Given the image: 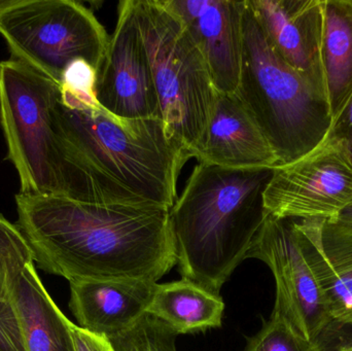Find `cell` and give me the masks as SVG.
I'll list each match as a JSON object with an SVG mask.
<instances>
[{"mask_svg": "<svg viewBox=\"0 0 352 351\" xmlns=\"http://www.w3.org/2000/svg\"><path fill=\"white\" fill-rule=\"evenodd\" d=\"M18 223L43 271L68 282H158L177 264L169 212L16 195Z\"/></svg>", "mask_w": 352, "mask_h": 351, "instance_id": "1", "label": "cell"}, {"mask_svg": "<svg viewBox=\"0 0 352 351\" xmlns=\"http://www.w3.org/2000/svg\"><path fill=\"white\" fill-rule=\"evenodd\" d=\"M72 169L68 199L101 205L171 210L190 158L160 117L120 119L98 107L55 109Z\"/></svg>", "mask_w": 352, "mask_h": 351, "instance_id": "2", "label": "cell"}, {"mask_svg": "<svg viewBox=\"0 0 352 351\" xmlns=\"http://www.w3.org/2000/svg\"><path fill=\"white\" fill-rule=\"evenodd\" d=\"M273 168L232 169L198 163L169 212L182 278L219 295L267 216Z\"/></svg>", "mask_w": 352, "mask_h": 351, "instance_id": "3", "label": "cell"}, {"mask_svg": "<svg viewBox=\"0 0 352 351\" xmlns=\"http://www.w3.org/2000/svg\"><path fill=\"white\" fill-rule=\"evenodd\" d=\"M244 3L235 95L274 150L278 166L289 164L324 141L333 121L328 99L275 52Z\"/></svg>", "mask_w": 352, "mask_h": 351, "instance_id": "4", "label": "cell"}, {"mask_svg": "<svg viewBox=\"0 0 352 351\" xmlns=\"http://www.w3.org/2000/svg\"><path fill=\"white\" fill-rule=\"evenodd\" d=\"M167 133L190 158L204 148L217 101L208 67L186 25L163 0H134Z\"/></svg>", "mask_w": 352, "mask_h": 351, "instance_id": "5", "label": "cell"}, {"mask_svg": "<svg viewBox=\"0 0 352 351\" xmlns=\"http://www.w3.org/2000/svg\"><path fill=\"white\" fill-rule=\"evenodd\" d=\"M60 86L26 64L0 62V126L20 194L70 197L72 169L55 109Z\"/></svg>", "mask_w": 352, "mask_h": 351, "instance_id": "6", "label": "cell"}, {"mask_svg": "<svg viewBox=\"0 0 352 351\" xmlns=\"http://www.w3.org/2000/svg\"><path fill=\"white\" fill-rule=\"evenodd\" d=\"M0 35L12 59L58 84L78 60L99 71L111 41L94 14L72 0H0Z\"/></svg>", "mask_w": 352, "mask_h": 351, "instance_id": "7", "label": "cell"}, {"mask_svg": "<svg viewBox=\"0 0 352 351\" xmlns=\"http://www.w3.org/2000/svg\"><path fill=\"white\" fill-rule=\"evenodd\" d=\"M264 262L275 280L272 315L287 321L312 343L333 325L318 282L302 253L297 220L267 214L248 259Z\"/></svg>", "mask_w": 352, "mask_h": 351, "instance_id": "8", "label": "cell"}, {"mask_svg": "<svg viewBox=\"0 0 352 351\" xmlns=\"http://www.w3.org/2000/svg\"><path fill=\"white\" fill-rule=\"evenodd\" d=\"M264 203L276 218H332L352 203V167L338 148L322 141L302 158L273 168Z\"/></svg>", "mask_w": 352, "mask_h": 351, "instance_id": "9", "label": "cell"}, {"mask_svg": "<svg viewBox=\"0 0 352 351\" xmlns=\"http://www.w3.org/2000/svg\"><path fill=\"white\" fill-rule=\"evenodd\" d=\"M96 95L101 107L120 119H161L134 0L120 2L117 25L97 76Z\"/></svg>", "mask_w": 352, "mask_h": 351, "instance_id": "10", "label": "cell"}, {"mask_svg": "<svg viewBox=\"0 0 352 351\" xmlns=\"http://www.w3.org/2000/svg\"><path fill=\"white\" fill-rule=\"evenodd\" d=\"M163 2L186 25L204 57L217 92L235 94L241 70L244 0Z\"/></svg>", "mask_w": 352, "mask_h": 351, "instance_id": "11", "label": "cell"}, {"mask_svg": "<svg viewBox=\"0 0 352 351\" xmlns=\"http://www.w3.org/2000/svg\"><path fill=\"white\" fill-rule=\"evenodd\" d=\"M245 1L275 52L327 97L320 62L322 0Z\"/></svg>", "mask_w": 352, "mask_h": 351, "instance_id": "12", "label": "cell"}, {"mask_svg": "<svg viewBox=\"0 0 352 351\" xmlns=\"http://www.w3.org/2000/svg\"><path fill=\"white\" fill-rule=\"evenodd\" d=\"M157 286L144 280L70 282L69 307L78 327L109 340L146 315Z\"/></svg>", "mask_w": 352, "mask_h": 351, "instance_id": "13", "label": "cell"}, {"mask_svg": "<svg viewBox=\"0 0 352 351\" xmlns=\"http://www.w3.org/2000/svg\"><path fill=\"white\" fill-rule=\"evenodd\" d=\"M198 163L232 169L274 168L278 160L235 94L217 92Z\"/></svg>", "mask_w": 352, "mask_h": 351, "instance_id": "14", "label": "cell"}, {"mask_svg": "<svg viewBox=\"0 0 352 351\" xmlns=\"http://www.w3.org/2000/svg\"><path fill=\"white\" fill-rule=\"evenodd\" d=\"M28 351H76L72 321L43 286L35 264L27 266L12 296Z\"/></svg>", "mask_w": 352, "mask_h": 351, "instance_id": "15", "label": "cell"}, {"mask_svg": "<svg viewBox=\"0 0 352 351\" xmlns=\"http://www.w3.org/2000/svg\"><path fill=\"white\" fill-rule=\"evenodd\" d=\"M320 62L333 119L352 95V0H322Z\"/></svg>", "mask_w": 352, "mask_h": 351, "instance_id": "16", "label": "cell"}, {"mask_svg": "<svg viewBox=\"0 0 352 351\" xmlns=\"http://www.w3.org/2000/svg\"><path fill=\"white\" fill-rule=\"evenodd\" d=\"M223 311L225 303L219 295L182 278L158 284L146 315L184 335L221 327Z\"/></svg>", "mask_w": 352, "mask_h": 351, "instance_id": "17", "label": "cell"}, {"mask_svg": "<svg viewBox=\"0 0 352 351\" xmlns=\"http://www.w3.org/2000/svg\"><path fill=\"white\" fill-rule=\"evenodd\" d=\"M32 263V251L24 235L0 214V299H12L23 272Z\"/></svg>", "mask_w": 352, "mask_h": 351, "instance_id": "18", "label": "cell"}, {"mask_svg": "<svg viewBox=\"0 0 352 351\" xmlns=\"http://www.w3.org/2000/svg\"><path fill=\"white\" fill-rule=\"evenodd\" d=\"M244 351H318L287 321L271 315L261 331L248 340Z\"/></svg>", "mask_w": 352, "mask_h": 351, "instance_id": "19", "label": "cell"}, {"mask_svg": "<svg viewBox=\"0 0 352 351\" xmlns=\"http://www.w3.org/2000/svg\"><path fill=\"white\" fill-rule=\"evenodd\" d=\"M98 71L92 65L78 60L68 66L60 86L61 103L66 107H98L96 86Z\"/></svg>", "mask_w": 352, "mask_h": 351, "instance_id": "20", "label": "cell"}, {"mask_svg": "<svg viewBox=\"0 0 352 351\" xmlns=\"http://www.w3.org/2000/svg\"><path fill=\"white\" fill-rule=\"evenodd\" d=\"M309 265V264H308ZM333 321L352 310V268L330 271L320 266L309 265Z\"/></svg>", "mask_w": 352, "mask_h": 351, "instance_id": "21", "label": "cell"}, {"mask_svg": "<svg viewBox=\"0 0 352 351\" xmlns=\"http://www.w3.org/2000/svg\"><path fill=\"white\" fill-rule=\"evenodd\" d=\"M0 351H28L20 317L12 299H0Z\"/></svg>", "mask_w": 352, "mask_h": 351, "instance_id": "22", "label": "cell"}, {"mask_svg": "<svg viewBox=\"0 0 352 351\" xmlns=\"http://www.w3.org/2000/svg\"><path fill=\"white\" fill-rule=\"evenodd\" d=\"M324 141L338 148L352 167V95L342 111L333 119Z\"/></svg>", "mask_w": 352, "mask_h": 351, "instance_id": "23", "label": "cell"}, {"mask_svg": "<svg viewBox=\"0 0 352 351\" xmlns=\"http://www.w3.org/2000/svg\"><path fill=\"white\" fill-rule=\"evenodd\" d=\"M320 227L324 234L352 242V203L343 208L336 216L320 220Z\"/></svg>", "mask_w": 352, "mask_h": 351, "instance_id": "24", "label": "cell"}, {"mask_svg": "<svg viewBox=\"0 0 352 351\" xmlns=\"http://www.w3.org/2000/svg\"><path fill=\"white\" fill-rule=\"evenodd\" d=\"M72 337L76 351H116L107 338L95 335L72 324Z\"/></svg>", "mask_w": 352, "mask_h": 351, "instance_id": "25", "label": "cell"}, {"mask_svg": "<svg viewBox=\"0 0 352 351\" xmlns=\"http://www.w3.org/2000/svg\"><path fill=\"white\" fill-rule=\"evenodd\" d=\"M332 327H344V328H352V313H344L341 315L336 321L333 323ZM338 341L339 343L342 342L352 341L351 335H335L330 338L331 342ZM338 343V344H339Z\"/></svg>", "mask_w": 352, "mask_h": 351, "instance_id": "26", "label": "cell"}, {"mask_svg": "<svg viewBox=\"0 0 352 351\" xmlns=\"http://www.w3.org/2000/svg\"><path fill=\"white\" fill-rule=\"evenodd\" d=\"M329 351H352V341L342 342Z\"/></svg>", "mask_w": 352, "mask_h": 351, "instance_id": "27", "label": "cell"}, {"mask_svg": "<svg viewBox=\"0 0 352 351\" xmlns=\"http://www.w3.org/2000/svg\"><path fill=\"white\" fill-rule=\"evenodd\" d=\"M349 313H352V310H351V311H349Z\"/></svg>", "mask_w": 352, "mask_h": 351, "instance_id": "28", "label": "cell"}]
</instances>
